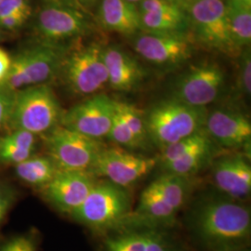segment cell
<instances>
[{"label":"cell","instance_id":"1","mask_svg":"<svg viewBox=\"0 0 251 251\" xmlns=\"http://www.w3.org/2000/svg\"><path fill=\"white\" fill-rule=\"evenodd\" d=\"M187 227L207 251H244L251 244V209L225 195L206 196L192 206Z\"/></svg>","mask_w":251,"mask_h":251},{"label":"cell","instance_id":"2","mask_svg":"<svg viewBox=\"0 0 251 251\" xmlns=\"http://www.w3.org/2000/svg\"><path fill=\"white\" fill-rule=\"evenodd\" d=\"M205 107H196L171 98L152 106L144 116L150 144L162 151L205 128Z\"/></svg>","mask_w":251,"mask_h":251},{"label":"cell","instance_id":"3","mask_svg":"<svg viewBox=\"0 0 251 251\" xmlns=\"http://www.w3.org/2000/svg\"><path fill=\"white\" fill-rule=\"evenodd\" d=\"M131 198L127 189L108 181H97L73 218L97 232H108L126 225L131 215Z\"/></svg>","mask_w":251,"mask_h":251},{"label":"cell","instance_id":"4","mask_svg":"<svg viewBox=\"0 0 251 251\" xmlns=\"http://www.w3.org/2000/svg\"><path fill=\"white\" fill-rule=\"evenodd\" d=\"M63 110L52 89L47 84L16 90L9 125L34 135L47 134L60 125Z\"/></svg>","mask_w":251,"mask_h":251},{"label":"cell","instance_id":"5","mask_svg":"<svg viewBox=\"0 0 251 251\" xmlns=\"http://www.w3.org/2000/svg\"><path fill=\"white\" fill-rule=\"evenodd\" d=\"M103 51L100 46L91 44L63 57L58 73L66 87L75 94H98L108 85Z\"/></svg>","mask_w":251,"mask_h":251},{"label":"cell","instance_id":"6","mask_svg":"<svg viewBox=\"0 0 251 251\" xmlns=\"http://www.w3.org/2000/svg\"><path fill=\"white\" fill-rule=\"evenodd\" d=\"M46 146L59 171L90 172L105 144L58 125L46 134Z\"/></svg>","mask_w":251,"mask_h":251},{"label":"cell","instance_id":"7","mask_svg":"<svg viewBox=\"0 0 251 251\" xmlns=\"http://www.w3.org/2000/svg\"><path fill=\"white\" fill-rule=\"evenodd\" d=\"M158 165V159L137 154L118 146H104L90 172L119 187L127 189L147 176Z\"/></svg>","mask_w":251,"mask_h":251},{"label":"cell","instance_id":"8","mask_svg":"<svg viewBox=\"0 0 251 251\" xmlns=\"http://www.w3.org/2000/svg\"><path fill=\"white\" fill-rule=\"evenodd\" d=\"M63 60L61 51L52 46H36L11 58L9 74L2 85L16 91L45 84L58 74Z\"/></svg>","mask_w":251,"mask_h":251},{"label":"cell","instance_id":"9","mask_svg":"<svg viewBox=\"0 0 251 251\" xmlns=\"http://www.w3.org/2000/svg\"><path fill=\"white\" fill-rule=\"evenodd\" d=\"M191 18L199 41L209 49L235 56L240 50L233 41L223 0H198L191 5Z\"/></svg>","mask_w":251,"mask_h":251},{"label":"cell","instance_id":"10","mask_svg":"<svg viewBox=\"0 0 251 251\" xmlns=\"http://www.w3.org/2000/svg\"><path fill=\"white\" fill-rule=\"evenodd\" d=\"M116 106L115 100L98 93L63 112L60 125L91 139L107 138Z\"/></svg>","mask_w":251,"mask_h":251},{"label":"cell","instance_id":"11","mask_svg":"<svg viewBox=\"0 0 251 251\" xmlns=\"http://www.w3.org/2000/svg\"><path fill=\"white\" fill-rule=\"evenodd\" d=\"M225 82V72L219 64L200 63L176 82L173 98L192 106L206 108L219 97Z\"/></svg>","mask_w":251,"mask_h":251},{"label":"cell","instance_id":"12","mask_svg":"<svg viewBox=\"0 0 251 251\" xmlns=\"http://www.w3.org/2000/svg\"><path fill=\"white\" fill-rule=\"evenodd\" d=\"M205 129L220 148L251 153V119L242 113L226 109L207 113Z\"/></svg>","mask_w":251,"mask_h":251},{"label":"cell","instance_id":"13","mask_svg":"<svg viewBox=\"0 0 251 251\" xmlns=\"http://www.w3.org/2000/svg\"><path fill=\"white\" fill-rule=\"evenodd\" d=\"M97 182L89 171H59L44 187L47 199L70 215L77 209Z\"/></svg>","mask_w":251,"mask_h":251},{"label":"cell","instance_id":"14","mask_svg":"<svg viewBox=\"0 0 251 251\" xmlns=\"http://www.w3.org/2000/svg\"><path fill=\"white\" fill-rule=\"evenodd\" d=\"M248 157L242 152H226L217 155L210 164L213 181L223 195L238 201L250 197L251 166Z\"/></svg>","mask_w":251,"mask_h":251},{"label":"cell","instance_id":"15","mask_svg":"<svg viewBox=\"0 0 251 251\" xmlns=\"http://www.w3.org/2000/svg\"><path fill=\"white\" fill-rule=\"evenodd\" d=\"M89 28V23L80 11L67 6L49 4L40 10L36 19L38 34L49 41L79 36Z\"/></svg>","mask_w":251,"mask_h":251},{"label":"cell","instance_id":"16","mask_svg":"<svg viewBox=\"0 0 251 251\" xmlns=\"http://www.w3.org/2000/svg\"><path fill=\"white\" fill-rule=\"evenodd\" d=\"M135 50L146 61L155 64L182 63L192 54L191 43L179 33L143 35L135 41Z\"/></svg>","mask_w":251,"mask_h":251},{"label":"cell","instance_id":"17","mask_svg":"<svg viewBox=\"0 0 251 251\" xmlns=\"http://www.w3.org/2000/svg\"><path fill=\"white\" fill-rule=\"evenodd\" d=\"M103 251H182L170 236L155 229L127 230L110 235Z\"/></svg>","mask_w":251,"mask_h":251},{"label":"cell","instance_id":"18","mask_svg":"<svg viewBox=\"0 0 251 251\" xmlns=\"http://www.w3.org/2000/svg\"><path fill=\"white\" fill-rule=\"evenodd\" d=\"M107 69L108 85L117 91H130L142 82L144 71L140 64L125 51L112 47L103 51Z\"/></svg>","mask_w":251,"mask_h":251},{"label":"cell","instance_id":"19","mask_svg":"<svg viewBox=\"0 0 251 251\" xmlns=\"http://www.w3.org/2000/svg\"><path fill=\"white\" fill-rule=\"evenodd\" d=\"M178 212L149 185L142 193L139 205L126 225H130L137 220L139 224L148 225L150 229L157 226H171L175 223Z\"/></svg>","mask_w":251,"mask_h":251},{"label":"cell","instance_id":"20","mask_svg":"<svg viewBox=\"0 0 251 251\" xmlns=\"http://www.w3.org/2000/svg\"><path fill=\"white\" fill-rule=\"evenodd\" d=\"M100 19L106 29L122 35L129 36L142 29L140 11L126 0H101Z\"/></svg>","mask_w":251,"mask_h":251},{"label":"cell","instance_id":"21","mask_svg":"<svg viewBox=\"0 0 251 251\" xmlns=\"http://www.w3.org/2000/svg\"><path fill=\"white\" fill-rule=\"evenodd\" d=\"M219 149L222 148L213 143L188 152L173 161L162 164V169L168 174L193 177L212 163L216 156L220 154Z\"/></svg>","mask_w":251,"mask_h":251},{"label":"cell","instance_id":"22","mask_svg":"<svg viewBox=\"0 0 251 251\" xmlns=\"http://www.w3.org/2000/svg\"><path fill=\"white\" fill-rule=\"evenodd\" d=\"M193 177L164 173L153 180L150 186L154 189L176 210L186 204L193 189Z\"/></svg>","mask_w":251,"mask_h":251},{"label":"cell","instance_id":"23","mask_svg":"<svg viewBox=\"0 0 251 251\" xmlns=\"http://www.w3.org/2000/svg\"><path fill=\"white\" fill-rule=\"evenodd\" d=\"M16 174L28 184L45 187L59 171L49 155H32L15 166Z\"/></svg>","mask_w":251,"mask_h":251},{"label":"cell","instance_id":"24","mask_svg":"<svg viewBox=\"0 0 251 251\" xmlns=\"http://www.w3.org/2000/svg\"><path fill=\"white\" fill-rule=\"evenodd\" d=\"M225 6L230 34L234 44L239 50L251 45V9L243 7L231 0H228Z\"/></svg>","mask_w":251,"mask_h":251},{"label":"cell","instance_id":"25","mask_svg":"<svg viewBox=\"0 0 251 251\" xmlns=\"http://www.w3.org/2000/svg\"><path fill=\"white\" fill-rule=\"evenodd\" d=\"M142 29L152 34L178 33L184 26L185 16L181 9L164 12H140Z\"/></svg>","mask_w":251,"mask_h":251},{"label":"cell","instance_id":"26","mask_svg":"<svg viewBox=\"0 0 251 251\" xmlns=\"http://www.w3.org/2000/svg\"><path fill=\"white\" fill-rule=\"evenodd\" d=\"M213 143L214 142L211 140V138L206 133V129L204 128L197 134L192 135L188 138H185L178 143L163 149L160 151V156L158 157V164L162 165L168 162L173 161L185 155L188 152L205 147Z\"/></svg>","mask_w":251,"mask_h":251},{"label":"cell","instance_id":"27","mask_svg":"<svg viewBox=\"0 0 251 251\" xmlns=\"http://www.w3.org/2000/svg\"><path fill=\"white\" fill-rule=\"evenodd\" d=\"M115 105L118 115L123 119L137 142L142 148H145L150 144V141L147 134L143 113L134 105L125 101L115 100Z\"/></svg>","mask_w":251,"mask_h":251},{"label":"cell","instance_id":"28","mask_svg":"<svg viewBox=\"0 0 251 251\" xmlns=\"http://www.w3.org/2000/svg\"><path fill=\"white\" fill-rule=\"evenodd\" d=\"M107 139L112 141L114 144H117L118 147H121L126 150H137L142 148L129 128L126 125L123 119L118 115L117 110L115 111Z\"/></svg>","mask_w":251,"mask_h":251},{"label":"cell","instance_id":"29","mask_svg":"<svg viewBox=\"0 0 251 251\" xmlns=\"http://www.w3.org/2000/svg\"><path fill=\"white\" fill-rule=\"evenodd\" d=\"M34 150L25 149L17 145L9 144L0 138V162L18 165L34 154Z\"/></svg>","mask_w":251,"mask_h":251},{"label":"cell","instance_id":"30","mask_svg":"<svg viewBox=\"0 0 251 251\" xmlns=\"http://www.w3.org/2000/svg\"><path fill=\"white\" fill-rule=\"evenodd\" d=\"M15 91L0 84V130L9 125Z\"/></svg>","mask_w":251,"mask_h":251},{"label":"cell","instance_id":"31","mask_svg":"<svg viewBox=\"0 0 251 251\" xmlns=\"http://www.w3.org/2000/svg\"><path fill=\"white\" fill-rule=\"evenodd\" d=\"M2 139L9 144L17 145L19 147L34 151L36 150V135L25 130L13 129L9 134L2 137Z\"/></svg>","mask_w":251,"mask_h":251},{"label":"cell","instance_id":"32","mask_svg":"<svg viewBox=\"0 0 251 251\" xmlns=\"http://www.w3.org/2000/svg\"><path fill=\"white\" fill-rule=\"evenodd\" d=\"M238 90L246 96H251V53L247 52L242 57L237 80Z\"/></svg>","mask_w":251,"mask_h":251},{"label":"cell","instance_id":"33","mask_svg":"<svg viewBox=\"0 0 251 251\" xmlns=\"http://www.w3.org/2000/svg\"><path fill=\"white\" fill-rule=\"evenodd\" d=\"M180 9L179 5L169 0H143L140 5V12H164Z\"/></svg>","mask_w":251,"mask_h":251},{"label":"cell","instance_id":"34","mask_svg":"<svg viewBox=\"0 0 251 251\" xmlns=\"http://www.w3.org/2000/svg\"><path fill=\"white\" fill-rule=\"evenodd\" d=\"M36 244L34 240L26 235H21L12 238L9 242L3 245L0 251H36Z\"/></svg>","mask_w":251,"mask_h":251},{"label":"cell","instance_id":"35","mask_svg":"<svg viewBox=\"0 0 251 251\" xmlns=\"http://www.w3.org/2000/svg\"><path fill=\"white\" fill-rule=\"evenodd\" d=\"M31 14V10L20 11L9 16L0 19V28L7 30H15L23 26Z\"/></svg>","mask_w":251,"mask_h":251},{"label":"cell","instance_id":"36","mask_svg":"<svg viewBox=\"0 0 251 251\" xmlns=\"http://www.w3.org/2000/svg\"><path fill=\"white\" fill-rule=\"evenodd\" d=\"M31 10L26 0H1L0 1V19L10 14Z\"/></svg>","mask_w":251,"mask_h":251},{"label":"cell","instance_id":"37","mask_svg":"<svg viewBox=\"0 0 251 251\" xmlns=\"http://www.w3.org/2000/svg\"><path fill=\"white\" fill-rule=\"evenodd\" d=\"M12 203V196L7 189L0 187V224L7 214Z\"/></svg>","mask_w":251,"mask_h":251},{"label":"cell","instance_id":"38","mask_svg":"<svg viewBox=\"0 0 251 251\" xmlns=\"http://www.w3.org/2000/svg\"><path fill=\"white\" fill-rule=\"evenodd\" d=\"M10 65L11 57L5 50L0 48V84H2L6 79L9 74Z\"/></svg>","mask_w":251,"mask_h":251},{"label":"cell","instance_id":"39","mask_svg":"<svg viewBox=\"0 0 251 251\" xmlns=\"http://www.w3.org/2000/svg\"><path fill=\"white\" fill-rule=\"evenodd\" d=\"M50 5H61L76 9L77 0H46Z\"/></svg>","mask_w":251,"mask_h":251},{"label":"cell","instance_id":"40","mask_svg":"<svg viewBox=\"0 0 251 251\" xmlns=\"http://www.w3.org/2000/svg\"><path fill=\"white\" fill-rule=\"evenodd\" d=\"M231 1H233L238 5H241L243 7L251 9V0H231Z\"/></svg>","mask_w":251,"mask_h":251},{"label":"cell","instance_id":"41","mask_svg":"<svg viewBox=\"0 0 251 251\" xmlns=\"http://www.w3.org/2000/svg\"><path fill=\"white\" fill-rule=\"evenodd\" d=\"M126 1H127V2H129V3L134 4V3H137V2H141V1H143V0H126Z\"/></svg>","mask_w":251,"mask_h":251},{"label":"cell","instance_id":"42","mask_svg":"<svg viewBox=\"0 0 251 251\" xmlns=\"http://www.w3.org/2000/svg\"><path fill=\"white\" fill-rule=\"evenodd\" d=\"M77 1H84V2H90V1H92V0H77Z\"/></svg>","mask_w":251,"mask_h":251},{"label":"cell","instance_id":"43","mask_svg":"<svg viewBox=\"0 0 251 251\" xmlns=\"http://www.w3.org/2000/svg\"><path fill=\"white\" fill-rule=\"evenodd\" d=\"M169 1H171V2H174V3H176V0H169ZM177 4V3H176Z\"/></svg>","mask_w":251,"mask_h":251},{"label":"cell","instance_id":"44","mask_svg":"<svg viewBox=\"0 0 251 251\" xmlns=\"http://www.w3.org/2000/svg\"><path fill=\"white\" fill-rule=\"evenodd\" d=\"M249 251V250H248V249H247V250H244V251Z\"/></svg>","mask_w":251,"mask_h":251},{"label":"cell","instance_id":"45","mask_svg":"<svg viewBox=\"0 0 251 251\" xmlns=\"http://www.w3.org/2000/svg\"><path fill=\"white\" fill-rule=\"evenodd\" d=\"M195 1H198V0H193V2H195Z\"/></svg>","mask_w":251,"mask_h":251}]
</instances>
